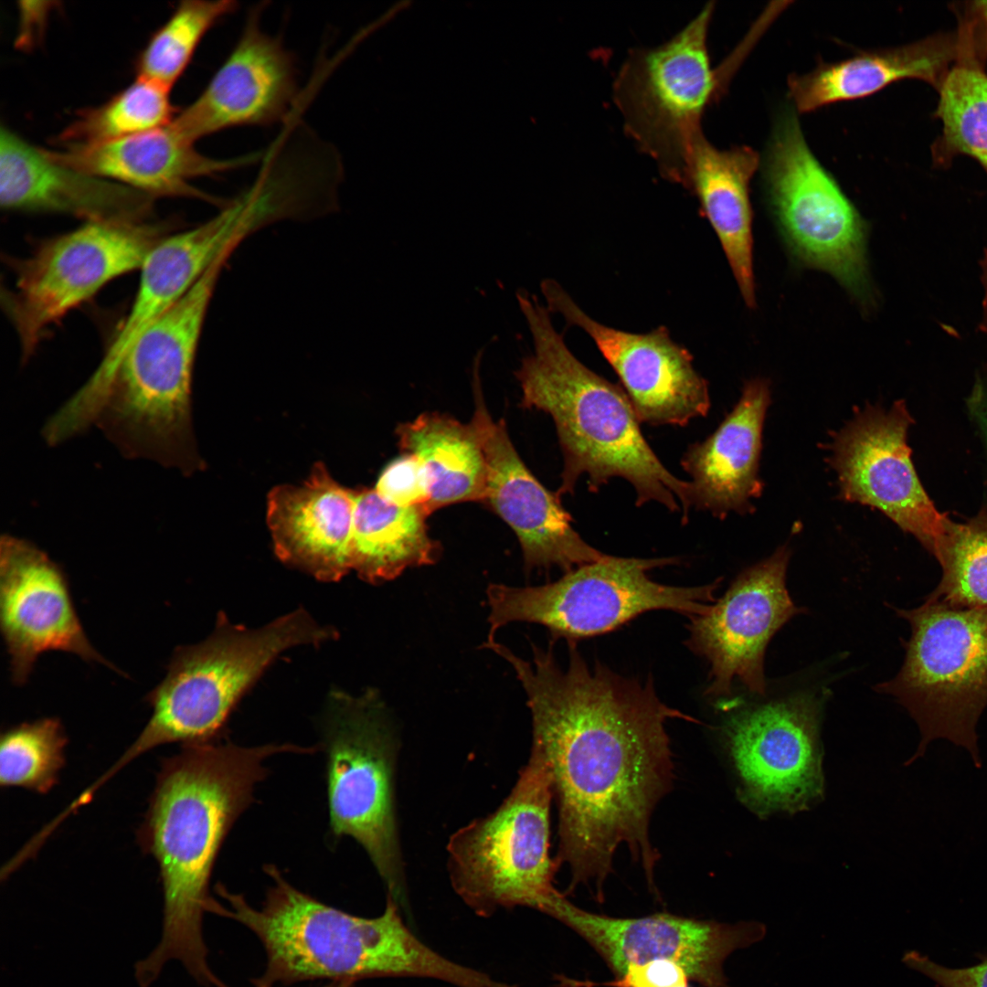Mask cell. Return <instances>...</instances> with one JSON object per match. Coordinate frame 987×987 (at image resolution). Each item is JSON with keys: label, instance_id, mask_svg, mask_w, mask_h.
<instances>
[{"label": "cell", "instance_id": "20", "mask_svg": "<svg viewBox=\"0 0 987 987\" xmlns=\"http://www.w3.org/2000/svg\"><path fill=\"white\" fill-rule=\"evenodd\" d=\"M0 626L17 685L50 651L116 670L87 638L59 566L33 543L9 535L0 540Z\"/></svg>", "mask_w": 987, "mask_h": 987}, {"label": "cell", "instance_id": "36", "mask_svg": "<svg viewBox=\"0 0 987 987\" xmlns=\"http://www.w3.org/2000/svg\"><path fill=\"white\" fill-rule=\"evenodd\" d=\"M374 488L386 500L398 505L426 508L429 502L424 472L412 454L404 453L389 462Z\"/></svg>", "mask_w": 987, "mask_h": 987}, {"label": "cell", "instance_id": "4", "mask_svg": "<svg viewBox=\"0 0 987 987\" xmlns=\"http://www.w3.org/2000/svg\"><path fill=\"white\" fill-rule=\"evenodd\" d=\"M260 907L240 894L217 886L227 905L215 901L211 913L234 919L262 943L267 963L254 987H275L328 979L357 982L376 977L427 978L464 987L470 968L440 954L406 925L399 905L387 896L377 917L352 915L302 892L273 865Z\"/></svg>", "mask_w": 987, "mask_h": 987}, {"label": "cell", "instance_id": "43", "mask_svg": "<svg viewBox=\"0 0 987 987\" xmlns=\"http://www.w3.org/2000/svg\"><path fill=\"white\" fill-rule=\"evenodd\" d=\"M681 987H689V985L687 984V985H684V986H681Z\"/></svg>", "mask_w": 987, "mask_h": 987}, {"label": "cell", "instance_id": "33", "mask_svg": "<svg viewBox=\"0 0 987 987\" xmlns=\"http://www.w3.org/2000/svg\"><path fill=\"white\" fill-rule=\"evenodd\" d=\"M934 556L942 576L927 599L987 609V511L963 524L951 521Z\"/></svg>", "mask_w": 987, "mask_h": 987}, {"label": "cell", "instance_id": "23", "mask_svg": "<svg viewBox=\"0 0 987 987\" xmlns=\"http://www.w3.org/2000/svg\"><path fill=\"white\" fill-rule=\"evenodd\" d=\"M0 203L7 210L65 214L86 222H143L153 212L154 196L59 164L2 125Z\"/></svg>", "mask_w": 987, "mask_h": 987}, {"label": "cell", "instance_id": "34", "mask_svg": "<svg viewBox=\"0 0 987 987\" xmlns=\"http://www.w3.org/2000/svg\"><path fill=\"white\" fill-rule=\"evenodd\" d=\"M67 737L58 718L22 723L4 732L0 744V784L47 793L65 764Z\"/></svg>", "mask_w": 987, "mask_h": 987}, {"label": "cell", "instance_id": "27", "mask_svg": "<svg viewBox=\"0 0 987 987\" xmlns=\"http://www.w3.org/2000/svg\"><path fill=\"white\" fill-rule=\"evenodd\" d=\"M759 162L754 149L745 145L719 149L702 132L693 142L681 183L698 200L749 308L756 302L749 184Z\"/></svg>", "mask_w": 987, "mask_h": 987}, {"label": "cell", "instance_id": "2", "mask_svg": "<svg viewBox=\"0 0 987 987\" xmlns=\"http://www.w3.org/2000/svg\"><path fill=\"white\" fill-rule=\"evenodd\" d=\"M286 752L308 754L313 748L241 747L214 738L186 744L164 763L140 830L143 848L159 866L164 895L160 941L134 966L140 987H149L171 960L204 986L226 987L208 965L202 931L215 900L210 876L223 840L267 776L266 760Z\"/></svg>", "mask_w": 987, "mask_h": 987}, {"label": "cell", "instance_id": "37", "mask_svg": "<svg viewBox=\"0 0 987 987\" xmlns=\"http://www.w3.org/2000/svg\"><path fill=\"white\" fill-rule=\"evenodd\" d=\"M902 960L940 987H987V956L976 965L959 969L939 965L915 950L906 952Z\"/></svg>", "mask_w": 987, "mask_h": 987}, {"label": "cell", "instance_id": "10", "mask_svg": "<svg viewBox=\"0 0 987 987\" xmlns=\"http://www.w3.org/2000/svg\"><path fill=\"white\" fill-rule=\"evenodd\" d=\"M894 610L911 635L897 674L875 689L894 696L919 728L918 749L905 765L944 738L966 748L981 768L976 726L987 706V609L926 599L917 608Z\"/></svg>", "mask_w": 987, "mask_h": 987}, {"label": "cell", "instance_id": "3", "mask_svg": "<svg viewBox=\"0 0 987 987\" xmlns=\"http://www.w3.org/2000/svg\"><path fill=\"white\" fill-rule=\"evenodd\" d=\"M534 342V353L515 372L521 406L554 420L563 455L557 495L572 493L581 475L594 493L613 477L627 480L638 506L654 501L687 522L689 482L671 473L655 455L622 387L582 364L554 328L549 310L536 296L517 293Z\"/></svg>", "mask_w": 987, "mask_h": 987}, {"label": "cell", "instance_id": "5", "mask_svg": "<svg viewBox=\"0 0 987 987\" xmlns=\"http://www.w3.org/2000/svg\"><path fill=\"white\" fill-rule=\"evenodd\" d=\"M228 257L216 260L135 339L90 406L86 428L97 426L124 456L185 474L204 468L192 427V375L207 311Z\"/></svg>", "mask_w": 987, "mask_h": 987}, {"label": "cell", "instance_id": "13", "mask_svg": "<svg viewBox=\"0 0 987 987\" xmlns=\"http://www.w3.org/2000/svg\"><path fill=\"white\" fill-rule=\"evenodd\" d=\"M164 223L89 221L43 241L14 264L2 302L27 360L49 329L111 281L139 270L168 236Z\"/></svg>", "mask_w": 987, "mask_h": 987}, {"label": "cell", "instance_id": "16", "mask_svg": "<svg viewBox=\"0 0 987 987\" xmlns=\"http://www.w3.org/2000/svg\"><path fill=\"white\" fill-rule=\"evenodd\" d=\"M547 915L582 937L619 978L631 965L668 960L703 987H729L724 961L736 950L761 940L767 930L758 921L729 924L667 913L612 918L583 910L562 894Z\"/></svg>", "mask_w": 987, "mask_h": 987}, {"label": "cell", "instance_id": "21", "mask_svg": "<svg viewBox=\"0 0 987 987\" xmlns=\"http://www.w3.org/2000/svg\"><path fill=\"white\" fill-rule=\"evenodd\" d=\"M296 93L292 54L254 14L204 90L170 124L192 143L231 127L271 124L287 114Z\"/></svg>", "mask_w": 987, "mask_h": 987}, {"label": "cell", "instance_id": "7", "mask_svg": "<svg viewBox=\"0 0 987 987\" xmlns=\"http://www.w3.org/2000/svg\"><path fill=\"white\" fill-rule=\"evenodd\" d=\"M551 774L532 746L527 763L500 806L452 833L447 844L451 886L476 914L525 907L544 914L561 893L549 854Z\"/></svg>", "mask_w": 987, "mask_h": 987}, {"label": "cell", "instance_id": "28", "mask_svg": "<svg viewBox=\"0 0 987 987\" xmlns=\"http://www.w3.org/2000/svg\"><path fill=\"white\" fill-rule=\"evenodd\" d=\"M950 51L943 45L918 43L898 48L861 51L812 71L791 75L790 98L799 112H809L838 101L870 96L904 79L938 84Z\"/></svg>", "mask_w": 987, "mask_h": 987}, {"label": "cell", "instance_id": "18", "mask_svg": "<svg viewBox=\"0 0 987 987\" xmlns=\"http://www.w3.org/2000/svg\"><path fill=\"white\" fill-rule=\"evenodd\" d=\"M547 309L593 340L620 378L640 420L685 426L710 409L707 381L695 369L693 356L674 342L665 326L645 334L618 330L589 316L555 281L545 280Z\"/></svg>", "mask_w": 987, "mask_h": 987}, {"label": "cell", "instance_id": "32", "mask_svg": "<svg viewBox=\"0 0 987 987\" xmlns=\"http://www.w3.org/2000/svg\"><path fill=\"white\" fill-rule=\"evenodd\" d=\"M236 9L237 3L229 0L181 2L138 55L137 77L171 89L206 34Z\"/></svg>", "mask_w": 987, "mask_h": 987}, {"label": "cell", "instance_id": "35", "mask_svg": "<svg viewBox=\"0 0 987 987\" xmlns=\"http://www.w3.org/2000/svg\"><path fill=\"white\" fill-rule=\"evenodd\" d=\"M936 113L948 146L987 171V74L972 63L950 69L939 84Z\"/></svg>", "mask_w": 987, "mask_h": 987}, {"label": "cell", "instance_id": "15", "mask_svg": "<svg viewBox=\"0 0 987 987\" xmlns=\"http://www.w3.org/2000/svg\"><path fill=\"white\" fill-rule=\"evenodd\" d=\"M913 422L905 402L867 406L834 435L830 462L843 500L875 507L913 535L933 556L951 520L926 494L907 443Z\"/></svg>", "mask_w": 987, "mask_h": 987}, {"label": "cell", "instance_id": "29", "mask_svg": "<svg viewBox=\"0 0 987 987\" xmlns=\"http://www.w3.org/2000/svg\"><path fill=\"white\" fill-rule=\"evenodd\" d=\"M404 453L414 455L426 478L430 515L462 502L484 501L487 464L472 424L439 412H425L396 430Z\"/></svg>", "mask_w": 987, "mask_h": 987}, {"label": "cell", "instance_id": "41", "mask_svg": "<svg viewBox=\"0 0 987 987\" xmlns=\"http://www.w3.org/2000/svg\"><path fill=\"white\" fill-rule=\"evenodd\" d=\"M354 984L352 981H334L324 987H354Z\"/></svg>", "mask_w": 987, "mask_h": 987}, {"label": "cell", "instance_id": "39", "mask_svg": "<svg viewBox=\"0 0 987 987\" xmlns=\"http://www.w3.org/2000/svg\"><path fill=\"white\" fill-rule=\"evenodd\" d=\"M968 407L987 444V388L976 387L968 400Z\"/></svg>", "mask_w": 987, "mask_h": 987}, {"label": "cell", "instance_id": "14", "mask_svg": "<svg viewBox=\"0 0 987 987\" xmlns=\"http://www.w3.org/2000/svg\"><path fill=\"white\" fill-rule=\"evenodd\" d=\"M821 712L816 694L800 692L747 705L725 719L739 799L758 815L795 813L822 797Z\"/></svg>", "mask_w": 987, "mask_h": 987}, {"label": "cell", "instance_id": "26", "mask_svg": "<svg viewBox=\"0 0 987 987\" xmlns=\"http://www.w3.org/2000/svg\"><path fill=\"white\" fill-rule=\"evenodd\" d=\"M770 402L769 382L754 378L745 383L732 411L705 440L687 448L683 469L691 476L692 506L725 518L729 512L753 510L759 497L761 436Z\"/></svg>", "mask_w": 987, "mask_h": 987}, {"label": "cell", "instance_id": "17", "mask_svg": "<svg viewBox=\"0 0 987 987\" xmlns=\"http://www.w3.org/2000/svg\"><path fill=\"white\" fill-rule=\"evenodd\" d=\"M790 557V548L780 547L743 570L704 614L691 618L687 643L710 664L709 695H729L735 680L765 695L766 648L789 620L805 611L786 588Z\"/></svg>", "mask_w": 987, "mask_h": 987}, {"label": "cell", "instance_id": "12", "mask_svg": "<svg viewBox=\"0 0 987 987\" xmlns=\"http://www.w3.org/2000/svg\"><path fill=\"white\" fill-rule=\"evenodd\" d=\"M763 178L769 207L798 260L830 273L868 302L865 221L811 151L792 111L777 119Z\"/></svg>", "mask_w": 987, "mask_h": 987}, {"label": "cell", "instance_id": "1", "mask_svg": "<svg viewBox=\"0 0 987 987\" xmlns=\"http://www.w3.org/2000/svg\"><path fill=\"white\" fill-rule=\"evenodd\" d=\"M487 647L513 666L527 695L532 746L546 759L558 808L556 861L568 866L570 886L592 884L600 898L625 845L653 886L659 854L650 822L674 775L665 723L695 719L662 702L651 679L589 666L575 642L564 668L551 648L532 645L528 662L495 640Z\"/></svg>", "mask_w": 987, "mask_h": 987}, {"label": "cell", "instance_id": "11", "mask_svg": "<svg viewBox=\"0 0 987 987\" xmlns=\"http://www.w3.org/2000/svg\"><path fill=\"white\" fill-rule=\"evenodd\" d=\"M675 557L636 558L606 555L577 567L559 579L536 587L491 584L489 639L515 621L539 623L554 638L568 642L613 631L653 610H669L690 618L704 614L716 601L721 578L698 587H676L652 580L648 572L677 563Z\"/></svg>", "mask_w": 987, "mask_h": 987}, {"label": "cell", "instance_id": "19", "mask_svg": "<svg viewBox=\"0 0 987 987\" xmlns=\"http://www.w3.org/2000/svg\"><path fill=\"white\" fill-rule=\"evenodd\" d=\"M473 363L474 412L471 420L487 464L484 501L516 535L527 570L558 567L566 572L606 555L589 546L572 525L560 496L548 491L515 451L503 419L494 421L483 396L479 366Z\"/></svg>", "mask_w": 987, "mask_h": 987}, {"label": "cell", "instance_id": "38", "mask_svg": "<svg viewBox=\"0 0 987 987\" xmlns=\"http://www.w3.org/2000/svg\"><path fill=\"white\" fill-rule=\"evenodd\" d=\"M690 978L685 970L674 961L655 960L628 967L619 978L620 987H681Z\"/></svg>", "mask_w": 987, "mask_h": 987}, {"label": "cell", "instance_id": "6", "mask_svg": "<svg viewBox=\"0 0 987 987\" xmlns=\"http://www.w3.org/2000/svg\"><path fill=\"white\" fill-rule=\"evenodd\" d=\"M337 636L334 628L322 626L302 608L257 629L218 613L210 636L175 651L166 675L146 697L152 707L147 724L113 770L166 743L214 739L241 696L281 653Z\"/></svg>", "mask_w": 987, "mask_h": 987}, {"label": "cell", "instance_id": "31", "mask_svg": "<svg viewBox=\"0 0 987 987\" xmlns=\"http://www.w3.org/2000/svg\"><path fill=\"white\" fill-rule=\"evenodd\" d=\"M170 90L137 77L104 103L79 111L58 141L63 144H99L167 126L175 116Z\"/></svg>", "mask_w": 987, "mask_h": 987}, {"label": "cell", "instance_id": "8", "mask_svg": "<svg viewBox=\"0 0 987 987\" xmlns=\"http://www.w3.org/2000/svg\"><path fill=\"white\" fill-rule=\"evenodd\" d=\"M714 9L715 1L707 2L663 43L630 49L612 84L627 135L664 179L680 185L704 113L724 95L738 63L734 52L712 67L707 34Z\"/></svg>", "mask_w": 987, "mask_h": 987}, {"label": "cell", "instance_id": "9", "mask_svg": "<svg viewBox=\"0 0 987 987\" xmlns=\"http://www.w3.org/2000/svg\"><path fill=\"white\" fill-rule=\"evenodd\" d=\"M330 829L366 851L387 895L408 902L396 810L399 740L373 690L360 696L335 691L324 725Z\"/></svg>", "mask_w": 987, "mask_h": 987}, {"label": "cell", "instance_id": "40", "mask_svg": "<svg viewBox=\"0 0 987 987\" xmlns=\"http://www.w3.org/2000/svg\"><path fill=\"white\" fill-rule=\"evenodd\" d=\"M982 281L984 289L982 329L987 333V249L981 261Z\"/></svg>", "mask_w": 987, "mask_h": 987}, {"label": "cell", "instance_id": "25", "mask_svg": "<svg viewBox=\"0 0 987 987\" xmlns=\"http://www.w3.org/2000/svg\"><path fill=\"white\" fill-rule=\"evenodd\" d=\"M52 160L79 171L108 179L155 196L205 198L190 185L198 176L211 175L250 164L258 154L218 160L197 152L194 143L169 123L116 141L99 144H64L44 150Z\"/></svg>", "mask_w": 987, "mask_h": 987}, {"label": "cell", "instance_id": "24", "mask_svg": "<svg viewBox=\"0 0 987 987\" xmlns=\"http://www.w3.org/2000/svg\"><path fill=\"white\" fill-rule=\"evenodd\" d=\"M356 490L316 462L301 484H280L267 497V524L278 558L313 578L337 581L352 570Z\"/></svg>", "mask_w": 987, "mask_h": 987}, {"label": "cell", "instance_id": "22", "mask_svg": "<svg viewBox=\"0 0 987 987\" xmlns=\"http://www.w3.org/2000/svg\"><path fill=\"white\" fill-rule=\"evenodd\" d=\"M253 232L248 215L227 206L216 217L188 230L169 234L148 253L139 269L138 289L131 309L101 364L79 396L95 399L135 339L175 305L225 254Z\"/></svg>", "mask_w": 987, "mask_h": 987}, {"label": "cell", "instance_id": "42", "mask_svg": "<svg viewBox=\"0 0 987 987\" xmlns=\"http://www.w3.org/2000/svg\"><path fill=\"white\" fill-rule=\"evenodd\" d=\"M976 4H977V7L980 10L981 15H982V16L983 18V21H984V23L986 25V27H987V0L986 1H979Z\"/></svg>", "mask_w": 987, "mask_h": 987}, {"label": "cell", "instance_id": "30", "mask_svg": "<svg viewBox=\"0 0 987 987\" xmlns=\"http://www.w3.org/2000/svg\"><path fill=\"white\" fill-rule=\"evenodd\" d=\"M422 505L401 506L375 488L356 490L351 568L359 578L379 584L409 568L431 565L440 547L429 533Z\"/></svg>", "mask_w": 987, "mask_h": 987}]
</instances>
